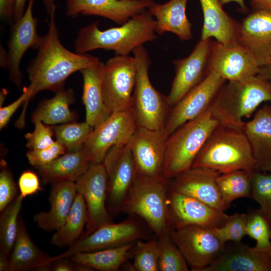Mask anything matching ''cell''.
I'll return each mask as SVG.
<instances>
[{"mask_svg": "<svg viewBox=\"0 0 271 271\" xmlns=\"http://www.w3.org/2000/svg\"><path fill=\"white\" fill-rule=\"evenodd\" d=\"M55 13L56 10L50 14L48 31L42 36L37 54L27 68L30 83L29 96L19 118L22 121H25L29 102L37 93L45 90L58 92L72 74L100 61L88 54L73 53L63 46L55 22Z\"/></svg>", "mask_w": 271, "mask_h": 271, "instance_id": "obj_1", "label": "cell"}, {"mask_svg": "<svg viewBox=\"0 0 271 271\" xmlns=\"http://www.w3.org/2000/svg\"><path fill=\"white\" fill-rule=\"evenodd\" d=\"M156 26V20L149 11L133 16L119 27L104 30L99 29L98 22H94L79 30L75 49L80 54L103 49L114 51L117 55H128L157 38Z\"/></svg>", "mask_w": 271, "mask_h": 271, "instance_id": "obj_2", "label": "cell"}, {"mask_svg": "<svg viewBox=\"0 0 271 271\" xmlns=\"http://www.w3.org/2000/svg\"><path fill=\"white\" fill-rule=\"evenodd\" d=\"M268 101H271V84L259 74L225 83L210 110L219 124L243 129L244 118Z\"/></svg>", "mask_w": 271, "mask_h": 271, "instance_id": "obj_3", "label": "cell"}, {"mask_svg": "<svg viewBox=\"0 0 271 271\" xmlns=\"http://www.w3.org/2000/svg\"><path fill=\"white\" fill-rule=\"evenodd\" d=\"M192 168L209 169L219 174L238 170L252 173L255 170V161L243 129L219 124Z\"/></svg>", "mask_w": 271, "mask_h": 271, "instance_id": "obj_4", "label": "cell"}, {"mask_svg": "<svg viewBox=\"0 0 271 271\" xmlns=\"http://www.w3.org/2000/svg\"><path fill=\"white\" fill-rule=\"evenodd\" d=\"M218 124L209 109L171 134L166 141L164 178L170 180L191 168L209 136Z\"/></svg>", "mask_w": 271, "mask_h": 271, "instance_id": "obj_5", "label": "cell"}, {"mask_svg": "<svg viewBox=\"0 0 271 271\" xmlns=\"http://www.w3.org/2000/svg\"><path fill=\"white\" fill-rule=\"evenodd\" d=\"M169 180L137 174L122 211L142 218L157 235L170 231L168 197Z\"/></svg>", "mask_w": 271, "mask_h": 271, "instance_id": "obj_6", "label": "cell"}, {"mask_svg": "<svg viewBox=\"0 0 271 271\" xmlns=\"http://www.w3.org/2000/svg\"><path fill=\"white\" fill-rule=\"evenodd\" d=\"M137 65V78L131 107L138 125L152 130L164 129L171 107L167 96L152 85L149 76L151 62L143 45L132 52Z\"/></svg>", "mask_w": 271, "mask_h": 271, "instance_id": "obj_7", "label": "cell"}, {"mask_svg": "<svg viewBox=\"0 0 271 271\" xmlns=\"http://www.w3.org/2000/svg\"><path fill=\"white\" fill-rule=\"evenodd\" d=\"M138 126L132 107L111 113L93 127L82 149L92 164H100L112 147L127 145Z\"/></svg>", "mask_w": 271, "mask_h": 271, "instance_id": "obj_8", "label": "cell"}, {"mask_svg": "<svg viewBox=\"0 0 271 271\" xmlns=\"http://www.w3.org/2000/svg\"><path fill=\"white\" fill-rule=\"evenodd\" d=\"M136 78L137 65L133 56L116 55L104 63L102 93L110 113L131 107Z\"/></svg>", "mask_w": 271, "mask_h": 271, "instance_id": "obj_9", "label": "cell"}, {"mask_svg": "<svg viewBox=\"0 0 271 271\" xmlns=\"http://www.w3.org/2000/svg\"><path fill=\"white\" fill-rule=\"evenodd\" d=\"M170 236L193 271H204L222 254L226 244L211 228L199 225L172 229Z\"/></svg>", "mask_w": 271, "mask_h": 271, "instance_id": "obj_10", "label": "cell"}, {"mask_svg": "<svg viewBox=\"0 0 271 271\" xmlns=\"http://www.w3.org/2000/svg\"><path fill=\"white\" fill-rule=\"evenodd\" d=\"M226 80L209 69L204 79L171 108L164 130L168 138L209 110Z\"/></svg>", "mask_w": 271, "mask_h": 271, "instance_id": "obj_11", "label": "cell"}, {"mask_svg": "<svg viewBox=\"0 0 271 271\" xmlns=\"http://www.w3.org/2000/svg\"><path fill=\"white\" fill-rule=\"evenodd\" d=\"M107 178L108 211L114 215L122 207L137 175L131 151L127 145L112 147L102 163Z\"/></svg>", "mask_w": 271, "mask_h": 271, "instance_id": "obj_12", "label": "cell"}, {"mask_svg": "<svg viewBox=\"0 0 271 271\" xmlns=\"http://www.w3.org/2000/svg\"><path fill=\"white\" fill-rule=\"evenodd\" d=\"M75 185L77 193L84 198L87 212L86 231L82 235L112 222L106 206L107 178L103 164H92L76 180Z\"/></svg>", "mask_w": 271, "mask_h": 271, "instance_id": "obj_13", "label": "cell"}, {"mask_svg": "<svg viewBox=\"0 0 271 271\" xmlns=\"http://www.w3.org/2000/svg\"><path fill=\"white\" fill-rule=\"evenodd\" d=\"M144 231L135 220L127 219L121 222L104 224L92 232L82 235L64 252L52 256L53 261L68 258L80 252L117 247L136 242L144 238Z\"/></svg>", "mask_w": 271, "mask_h": 271, "instance_id": "obj_14", "label": "cell"}, {"mask_svg": "<svg viewBox=\"0 0 271 271\" xmlns=\"http://www.w3.org/2000/svg\"><path fill=\"white\" fill-rule=\"evenodd\" d=\"M168 205L171 228L199 225L209 228L222 226L229 215L190 196L169 189Z\"/></svg>", "mask_w": 271, "mask_h": 271, "instance_id": "obj_15", "label": "cell"}, {"mask_svg": "<svg viewBox=\"0 0 271 271\" xmlns=\"http://www.w3.org/2000/svg\"><path fill=\"white\" fill-rule=\"evenodd\" d=\"M168 137L164 130H152L138 126L128 146L137 174L151 178L163 177Z\"/></svg>", "mask_w": 271, "mask_h": 271, "instance_id": "obj_16", "label": "cell"}, {"mask_svg": "<svg viewBox=\"0 0 271 271\" xmlns=\"http://www.w3.org/2000/svg\"><path fill=\"white\" fill-rule=\"evenodd\" d=\"M211 39L201 40L186 58L173 61L175 76L167 95L172 107L205 77L211 50Z\"/></svg>", "mask_w": 271, "mask_h": 271, "instance_id": "obj_17", "label": "cell"}, {"mask_svg": "<svg viewBox=\"0 0 271 271\" xmlns=\"http://www.w3.org/2000/svg\"><path fill=\"white\" fill-rule=\"evenodd\" d=\"M34 0H29L24 14L11 27L8 45L10 80L17 86L22 85V75L20 66L26 52L31 48L38 49L42 36L37 32L38 20L33 14Z\"/></svg>", "mask_w": 271, "mask_h": 271, "instance_id": "obj_18", "label": "cell"}, {"mask_svg": "<svg viewBox=\"0 0 271 271\" xmlns=\"http://www.w3.org/2000/svg\"><path fill=\"white\" fill-rule=\"evenodd\" d=\"M215 71L228 81L241 79L261 73V68L254 56L239 45L225 46L212 42L208 70Z\"/></svg>", "mask_w": 271, "mask_h": 271, "instance_id": "obj_19", "label": "cell"}, {"mask_svg": "<svg viewBox=\"0 0 271 271\" xmlns=\"http://www.w3.org/2000/svg\"><path fill=\"white\" fill-rule=\"evenodd\" d=\"M219 173L200 168H191L169 180L170 190L180 192L225 211L231 204L223 199L216 183Z\"/></svg>", "mask_w": 271, "mask_h": 271, "instance_id": "obj_20", "label": "cell"}, {"mask_svg": "<svg viewBox=\"0 0 271 271\" xmlns=\"http://www.w3.org/2000/svg\"><path fill=\"white\" fill-rule=\"evenodd\" d=\"M152 0H66V14L75 18L93 15L121 25L150 7Z\"/></svg>", "mask_w": 271, "mask_h": 271, "instance_id": "obj_21", "label": "cell"}, {"mask_svg": "<svg viewBox=\"0 0 271 271\" xmlns=\"http://www.w3.org/2000/svg\"><path fill=\"white\" fill-rule=\"evenodd\" d=\"M239 44L255 58L260 68L271 58V12L257 10L240 25Z\"/></svg>", "mask_w": 271, "mask_h": 271, "instance_id": "obj_22", "label": "cell"}, {"mask_svg": "<svg viewBox=\"0 0 271 271\" xmlns=\"http://www.w3.org/2000/svg\"><path fill=\"white\" fill-rule=\"evenodd\" d=\"M269 250L231 242L225 244L222 254L204 271H271Z\"/></svg>", "mask_w": 271, "mask_h": 271, "instance_id": "obj_23", "label": "cell"}, {"mask_svg": "<svg viewBox=\"0 0 271 271\" xmlns=\"http://www.w3.org/2000/svg\"><path fill=\"white\" fill-rule=\"evenodd\" d=\"M203 15L201 40L214 38L227 47L239 45L240 26L223 9L219 0H199Z\"/></svg>", "mask_w": 271, "mask_h": 271, "instance_id": "obj_24", "label": "cell"}, {"mask_svg": "<svg viewBox=\"0 0 271 271\" xmlns=\"http://www.w3.org/2000/svg\"><path fill=\"white\" fill-rule=\"evenodd\" d=\"M243 131L255 161V170L271 171V105L259 109L252 119L245 122Z\"/></svg>", "mask_w": 271, "mask_h": 271, "instance_id": "obj_25", "label": "cell"}, {"mask_svg": "<svg viewBox=\"0 0 271 271\" xmlns=\"http://www.w3.org/2000/svg\"><path fill=\"white\" fill-rule=\"evenodd\" d=\"M9 260L10 271L52 270V256L44 252L33 242L21 216Z\"/></svg>", "mask_w": 271, "mask_h": 271, "instance_id": "obj_26", "label": "cell"}, {"mask_svg": "<svg viewBox=\"0 0 271 271\" xmlns=\"http://www.w3.org/2000/svg\"><path fill=\"white\" fill-rule=\"evenodd\" d=\"M52 185L49 197L50 209L34 216L38 226L48 231H56L63 224L77 193L75 182H62Z\"/></svg>", "mask_w": 271, "mask_h": 271, "instance_id": "obj_27", "label": "cell"}, {"mask_svg": "<svg viewBox=\"0 0 271 271\" xmlns=\"http://www.w3.org/2000/svg\"><path fill=\"white\" fill-rule=\"evenodd\" d=\"M103 67L104 63L99 61L80 71L83 77L82 101L86 109V121L92 127L111 114L103 96Z\"/></svg>", "mask_w": 271, "mask_h": 271, "instance_id": "obj_28", "label": "cell"}, {"mask_svg": "<svg viewBox=\"0 0 271 271\" xmlns=\"http://www.w3.org/2000/svg\"><path fill=\"white\" fill-rule=\"evenodd\" d=\"M188 0H170L164 4L154 3L149 11L155 18L157 34L171 32L182 41L192 38V24L186 13Z\"/></svg>", "mask_w": 271, "mask_h": 271, "instance_id": "obj_29", "label": "cell"}, {"mask_svg": "<svg viewBox=\"0 0 271 271\" xmlns=\"http://www.w3.org/2000/svg\"><path fill=\"white\" fill-rule=\"evenodd\" d=\"M92 163L85 151L67 153L38 169L45 184L73 182L83 174Z\"/></svg>", "mask_w": 271, "mask_h": 271, "instance_id": "obj_30", "label": "cell"}, {"mask_svg": "<svg viewBox=\"0 0 271 271\" xmlns=\"http://www.w3.org/2000/svg\"><path fill=\"white\" fill-rule=\"evenodd\" d=\"M136 242L92 251L76 253L69 258L73 262L93 270L116 271L133 254Z\"/></svg>", "mask_w": 271, "mask_h": 271, "instance_id": "obj_31", "label": "cell"}, {"mask_svg": "<svg viewBox=\"0 0 271 271\" xmlns=\"http://www.w3.org/2000/svg\"><path fill=\"white\" fill-rule=\"evenodd\" d=\"M75 99L71 89L58 91L53 97L43 101L33 115L32 122L39 120L46 124H56L73 121L75 115L69 106Z\"/></svg>", "mask_w": 271, "mask_h": 271, "instance_id": "obj_32", "label": "cell"}, {"mask_svg": "<svg viewBox=\"0 0 271 271\" xmlns=\"http://www.w3.org/2000/svg\"><path fill=\"white\" fill-rule=\"evenodd\" d=\"M87 221V212L84 198L77 193L64 223L53 235L51 244L58 247L70 246L82 235Z\"/></svg>", "mask_w": 271, "mask_h": 271, "instance_id": "obj_33", "label": "cell"}, {"mask_svg": "<svg viewBox=\"0 0 271 271\" xmlns=\"http://www.w3.org/2000/svg\"><path fill=\"white\" fill-rule=\"evenodd\" d=\"M251 173L238 170L217 175V185L225 201L231 204L238 198H251Z\"/></svg>", "mask_w": 271, "mask_h": 271, "instance_id": "obj_34", "label": "cell"}, {"mask_svg": "<svg viewBox=\"0 0 271 271\" xmlns=\"http://www.w3.org/2000/svg\"><path fill=\"white\" fill-rule=\"evenodd\" d=\"M24 198L19 194L2 212L0 217L1 252L9 257L17 237L19 214Z\"/></svg>", "mask_w": 271, "mask_h": 271, "instance_id": "obj_35", "label": "cell"}, {"mask_svg": "<svg viewBox=\"0 0 271 271\" xmlns=\"http://www.w3.org/2000/svg\"><path fill=\"white\" fill-rule=\"evenodd\" d=\"M52 127L56 141L65 147L67 153L81 150L93 129L86 121L70 122Z\"/></svg>", "mask_w": 271, "mask_h": 271, "instance_id": "obj_36", "label": "cell"}, {"mask_svg": "<svg viewBox=\"0 0 271 271\" xmlns=\"http://www.w3.org/2000/svg\"><path fill=\"white\" fill-rule=\"evenodd\" d=\"M160 271H188L189 265L183 254L173 241L170 231L158 237Z\"/></svg>", "mask_w": 271, "mask_h": 271, "instance_id": "obj_37", "label": "cell"}, {"mask_svg": "<svg viewBox=\"0 0 271 271\" xmlns=\"http://www.w3.org/2000/svg\"><path fill=\"white\" fill-rule=\"evenodd\" d=\"M246 235L256 241L255 247L268 250L271 247V219L259 208L247 213Z\"/></svg>", "mask_w": 271, "mask_h": 271, "instance_id": "obj_38", "label": "cell"}, {"mask_svg": "<svg viewBox=\"0 0 271 271\" xmlns=\"http://www.w3.org/2000/svg\"><path fill=\"white\" fill-rule=\"evenodd\" d=\"M132 266L137 271L159 270V250L157 239L136 241Z\"/></svg>", "mask_w": 271, "mask_h": 271, "instance_id": "obj_39", "label": "cell"}, {"mask_svg": "<svg viewBox=\"0 0 271 271\" xmlns=\"http://www.w3.org/2000/svg\"><path fill=\"white\" fill-rule=\"evenodd\" d=\"M251 198L271 219V172L254 171L251 173Z\"/></svg>", "mask_w": 271, "mask_h": 271, "instance_id": "obj_40", "label": "cell"}, {"mask_svg": "<svg viewBox=\"0 0 271 271\" xmlns=\"http://www.w3.org/2000/svg\"><path fill=\"white\" fill-rule=\"evenodd\" d=\"M247 215L236 213L229 215L223 225L211 228L214 235L223 243L239 242L246 235Z\"/></svg>", "mask_w": 271, "mask_h": 271, "instance_id": "obj_41", "label": "cell"}, {"mask_svg": "<svg viewBox=\"0 0 271 271\" xmlns=\"http://www.w3.org/2000/svg\"><path fill=\"white\" fill-rule=\"evenodd\" d=\"M35 129L32 132L25 135L26 146L30 150H38L47 148L55 142L52 138L54 131L52 127L46 125L41 121L33 122Z\"/></svg>", "mask_w": 271, "mask_h": 271, "instance_id": "obj_42", "label": "cell"}, {"mask_svg": "<svg viewBox=\"0 0 271 271\" xmlns=\"http://www.w3.org/2000/svg\"><path fill=\"white\" fill-rule=\"evenodd\" d=\"M65 147L57 141L51 146L42 150H30L27 158L32 166L39 169L45 167L65 154Z\"/></svg>", "mask_w": 271, "mask_h": 271, "instance_id": "obj_43", "label": "cell"}, {"mask_svg": "<svg viewBox=\"0 0 271 271\" xmlns=\"http://www.w3.org/2000/svg\"><path fill=\"white\" fill-rule=\"evenodd\" d=\"M17 188L11 173L3 168L0 173V212H2L17 196Z\"/></svg>", "mask_w": 271, "mask_h": 271, "instance_id": "obj_44", "label": "cell"}, {"mask_svg": "<svg viewBox=\"0 0 271 271\" xmlns=\"http://www.w3.org/2000/svg\"><path fill=\"white\" fill-rule=\"evenodd\" d=\"M18 186L20 194L24 198L41 190L38 176L30 170L25 171L21 174L19 178Z\"/></svg>", "mask_w": 271, "mask_h": 271, "instance_id": "obj_45", "label": "cell"}, {"mask_svg": "<svg viewBox=\"0 0 271 271\" xmlns=\"http://www.w3.org/2000/svg\"><path fill=\"white\" fill-rule=\"evenodd\" d=\"M29 96L28 87H25L23 93L15 101L0 108V128H4L8 123L13 114L22 103H24Z\"/></svg>", "mask_w": 271, "mask_h": 271, "instance_id": "obj_46", "label": "cell"}, {"mask_svg": "<svg viewBox=\"0 0 271 271\" xmlns=\"http://www.w3.org/2000/svg\"><path fill=\"white\" fill-rule=\"evenodd\" d=\"M15 0H0V16L4 20L12 22Z\"/></svg>", "mask_w": 271, "mask_h": 271, "instance_id": "obj_47", "label": "cell"}, {"mask_svg": "<svg viewBox=\"0 0 271 271\" xmlns=\"http://www.w3.org/2000/svg\"><path fill=\"white\" fill-rule=\"evenodd\" d=\"M76 263L70 258H61L54 261L52 264V270L76 271Z\"/></svg>", "mask_w": 271, "mask_h": 271, "instance_id": "obj_48", "label": "cell"}, {"mask_svg": "<svg viewBox=\"0 0 271 271\" xmlns=\"http://www.w3.org/2000/svg\"><path fill=\"white\" fill-rule=\"evenodd\" d=\"M26 0H15L13 21H16L21 17L25 12Z\"/></svg>", "mask_w": 271, "mask_h": 271, "instance_id": "obj_49", "label": "cell"}, {"mask_svg": "<svg viewBox=\"0 0 271 271\" xmlns=\"http://www.w3.org/2000/svg\"><path fill=\"white\" fill-rule=\"evenodd\" d=\"M252 6L257 10L271 12V0H250Z\"/></svg>", "mask_w": 271, "mask_h": 271, "instance_id": "obj_50", "label": "cell"}, {"mask_svg": "<svg viewBox=\"0 0 271 271\" xmlns=\"http://www.w3.org/2000/svg\"><path fill=\"white\" fill-rule=\"evenodd\" d=\"M0 270L10 271L9 257L2 252H0Z\"/></svg>", "mask_w": 271, "mask_h": 271, "instance_id": "obj_51", "label": "cell"}, {"mask_svg": "<svg viewBox=\"0 0 271 271\" xmlns=\"http://www.w3.org/2000/svg\"><path fill=\"white\" fill-rule=\"evenodd\" d=\"M9 64L8 54L3 47H1V66L3 68H8Z\"/></svg>", "mask_w": 271, "mask_h": 271, "instance_id": "obj_52", "label": "cell"}, {"mask_svg": "<svg viewBox=\"0 0 271 271\" xmlns=\"http://www.w3.org/2000/svg\"><path fill=\"white\" fill-rule=\"evenodd\" d=\"M42 1L46 11L49 15L56 10L55 0H42Z\"/></svg>", "mask_w": 271, "mask_h": 271, "instance_id": "obj_53", "label": "cell"}, {"mask_svg": "<svg viewBox=\"0 0 271 271\" xmlns=\"http://www.w3.org/2000/svg\"><path fill=\"white\" fill-rule=\"evenodd\" d=\"M260 74L266 78H271V58L267 64L261 68Z\"/></svg>", "mask_w": 271, "mask_h": 271, "instance_id": "obj_54", "label": "cell"}, {"mask_svg": "<svg viewBox=\"0 0 271 271\" xmlns=\"http://www.w3.org/2000/svg\"><path fill=\"white\" fill-rule=\"evenodd\" d=\"M221 4L222 5H224L226 4L229 3L230 2H235L237 3L240 7L241 8V9L244 11L245 12L246 11V7L244 4V0H219Z\"/></svg>", "mask_w": 271, "mask_h": 271, "instance_id": "obj_55", "label": "cell"}, {"mask_svg": "<svg viewBox=\"0 0 271 271\" xmlns=\"http://www.w3.org/2000/svg\"><path fill=\"white\" fill-rule=\"evenodd\" d=\"M8 91L6 89H3L1 91V105L3 103L5 100L6 96L7 95Z\"/></svg>", "mask_w": 271, "mask_h": 271, "instance_id": "obj_56", "label": "cell"}, {"mask_svg": "<svg viewBox=\"0 0 271 271\" xmlns=\"http://www.w3.org/2000/svg\"><path fill=\"white\" fill-rule=\"evenodd\" d=\"M269 252L270 255H271V247L269 248Z\"/></svg>", "mask_w": 271, "mask_h": 271, "instance_id": "obj_57", "label": "cell"}, {"mask_svg": "<svg viewBox=\"0 0 271 271\" xmlns=\"http://www.w3.org/2000/svg\"><path fill=\"white\" fill-rule=\"evenodd\" d=\"M267 78L269 80L270 84H271V78Z\"/></svg>", "mask_w": 271, "mask_h": 271, "instance_id": "obj_58", "label": "cell"}, {"mask_svg": "<svg viewBox=\"0 0 271 271\" xmlns=\"http://www.w3.org/2000/svg\"><path fill=\"white\" fill-rule=\"evenodd\" d=\"M270 172H271V171Z\"/></svg>", "mask_w": 271, "mask_h": 271, "instance_id": "obj_59", "label": "cell"}]
</instances>
